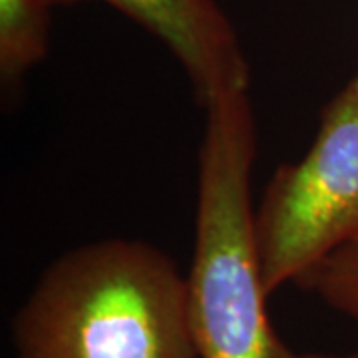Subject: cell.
<instances>
[{
	"label": "cell",
	"instance_id": "cell-1",
	"mask_svg": "<svg viewBox=\"0 0 358 358\" xmlns=\"http://www.w3.org/2000/svg\"><path fill=\"white\" fill-rule=\"evenodd\" d=\"M14 345L18 358H199L187 277L143 241L80 245L42 273Z\"/></svg>",
	"mask_w": 358,
	"mask_h": 358
},
{
	"label": "cell",
	"instance_id": "cell-2",
	"mask_svg": "<svg viewBox=\"0 0 358 358\" xmlns=\"http://www.w3.org/2000/svg\"><path fill=\"white\" fill-rule=\"evenodd\" d=\"M197 162V209L189 320L199 358H275L255 239L251 179L257 124L249 92L205 108Z\"/></svg>",
	"mask_w": 358,
	"mask_h": 358
},
{
	"label": "cell",
	"instance_id": "cell-3",
	"mask_svg": "<svg viewBox=\"0 0 358 358\" xmlns=\"http://www.w3.org/2000/svg\"><path fill=\"white\" fill-rule=\"evenodd\" d=\"M358 237V74L324 106L317 138L275 169L255 209L257 255L268 296Z\"/></svg>",
	"mask_w": 358,
	"mask_h": 358
},
{
	"label": "cell",
	"instance_id": "cell-4",
	"mask_svg": "<svg viewBox=\"0 0 358 358\" xmlns=\"http://www.w3.org/2000/svg\"><path fill=\"white\" fill-rule=\"evenodd\" d=\"M82 0H50L54 6ZM145 28L176 56L207 108L221 96L249 92L251 68L237 30L215 0H102Z\"/></svg>",
	"mask_w": 358,
	"mask_h": 358
},
{
	"label": "cell",
	"instance_id": "cell-5",
	"mask_svg": "<svg viewBox=\"0 0 358 358\" xmlns=\"http://www.w3.org/2000/svg\"><path fill=\"white\" fill-rule=\"evenodd\" d=\"M50 0H0V78L13 90L48 54Z\"/></svg>",
	"mask_w": 358,
	"mask_h": 358
},
{
	"label": "cell",
	"instance_id": "cell-6",
	"mask_svg": "<svg viewBox=\"0 0 358 358\" xmlns=\"http://www.w3.org/2000/svg\"><path fill=\"white\" fill-rule=\"evenodd\" d=\"M301 287L317 294L333 310L358 322V237L308 273Z\"/></svg>",
	"mask_w": 358,
	"mask_h": 358
},
{
	"label": "cell",
	"instance_id": "cell-7",
	"mask_svg": "<svg viewBox=\"0 0 358 358\" xmlns=\"http://www.w3.org/2000/svg\"><path fill=\"white\" fill-rule=\"evenodd\" d=\"M275 358H358V350L352 355H346V357H333V355H317V352H294L293 348L282 343L279 338L277 348H275Z\"/></svg>",
	"mask_w": 358,
	"mask_h": 358
}]
</instances>
